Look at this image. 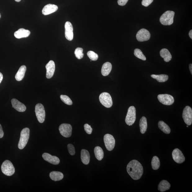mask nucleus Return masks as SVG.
<instances>
[{"label":"nucleus","instance_id":"nucleus-1","mask_svg":"<svg viewBox=\"0 0 192 192\" xmlns=\"http://www.w3.org/2000/svg\"><path fill=\"white\" fill-rule=\"evenodd\" d=\"M127 171L132 179L134 180H138L142 176L143 167L142 164L137 160H133L127 165Z\"/></svg>","mask_w":192,"mask_h":192},{"label":"nucleus","instance_id":"nucleus-2","mask_svg":"<svg viewBox=\"0 0 192 192\" xmlns=\"http://www.w3.org/2000/svg\"><path fill=\"white\" fill-rule=\"evenodd\" d=\"M30 129L28 128H24L21 131L18 145L19 149H23L27 144L30 137Z\"/></svg>","mask_w":192,"mask_h":192},{"label":"nucleus","instance_id":"nucleus-3","mask_svg":"<svg viewBox=\"0 0 192 192\" xmlns=\"http://www.w3.org/2000/svg\"><path fill=\"white\" fill-rule=\"evenodd\" d=\"M174 12L167 11L162 14L160 19V21L164 25H171L174 22Z\"/></svg>","mask_w":192,"mask_h":192},{"label":"nucleus","instance_id":"nucleus-4","mask_svg":"<svg viewBox=\"0 0 192 192\" xmlns=\"http://www.w3.org/2000/svg\"><path fill=\"white\" fill-rule=\"evenodd\" d=\"M1 170L4 174L8 176H12L15 172L13 164L9 160H6L3 162L2 165Z\"/></svg>","mask_w":192,"mask_h":192},{"label":"nucleus","instance_id":"nucleus-5","mask_svg":"<svg viewBox=\"0 0 192 192\" xmlns=\"http://www.w3.org/2000/svg\"><path fill=\"white\" fill-rule=\"evenodd\" d=\"M99 100L102 105L107 108H110L113 105V102L110 95L106 92H104L100 94Z\"/></svg>","mask_w":192,"mask_h":192},{"label":"nucleus","instance_id":"nucleus-6","mask_svg":"<svg viewBox=\"0 0 192 192\" xmlns=\"http://www.w3.org/2000/svg\"><path fill=\"white\" fill-rule=\"evenodd\" d=\"M136 120V109L134 106L129 108L125 118V122L128 126L132 125Z\"/></svg>","mask_w":192,"mask_h":192},{"label":"nucleus","instance_id":"nucleus-7","mask_svg":"<svg viewBox=\"0 0 192 192\" xmlns=\"http://www.w3.org/2000/svg\"><path fill=\"white\" fill-rule=\"evenodd\" d=\"M35 112L38 122L42 123L45 120V111L42 104L38 103L35 106Z\"/></svg>","mask_w":192,"mask_h":192},{"label":"nucleus","instance_id":"nucleus-8","mask_svg":"<svg viewBox=\"0 0 192 192\" xmlns=\"http://www.w3.org/2000/svg\"><path fill=\"white\" fill-rule=\"evenodd\" d=\"M104 140L107 150L109 151L112 150L115 145V140L113 136L110 134H106L104 136Z\"/></svg>","mask_w":192,"mask_h":192},{"label":"nucleus","instance_id":"nucleus-9","mask_svg":"<svg viewBox=\"0 0 192 192\" xmlns=\"http://www.w3.org/2000/svg\"><path fill=\"white\" fill-rule=\"evenodd\" d=\"M72 127L71 125L67 123H63L59 126L60 132L63 136L68 138L72 135Z\"/></svg>","mask_w":192,"mask_h":192},{"label":"nucleus","instance_id":"nucleus-10","mask_svg":"<svg viewBox=\"0 0 192 192\" xmlns=\"http://www.w3.org/2000/svg\"><path fill=\"white\" fill-rule=\"evenodd\" d=\"M158 99L160 103L166 105H171L174 103L173 97L168 94H159Z\"/></svg>","mask_w":192,"mask_h":192},{"label":"nucleus","instance_id":"nucleus-11","mask_svg":"<svg viewBox=\"0 0 192 192\" xmlns=\"http://www.w3.org/2000/svg\"><path fill=\"white\" fill-rule=\"evenodd\" d=\"M182 116L184 122L186 125L189 126L192 124V110L190 107L187 106L184 108Z\"/></svg>","mask_w":192,"mask_h":192},{"label":"nucleus","instance_id":"nucleus-12","mask_svg":"<svg viewBox=\"0 0 192 192\" xmlns=\"http://www.w3.org/2000/svg\"><path fill=\"white\" fill-rule=\"evenodd\" d=\"M136 37L138 41L143 42L150 39V34L149 31L146 29H142L138 31Z\"/></svg>","mask_w":192,"mask_h":192},{"label":"nucleus","instance_id":"nucleus-13","mask_svg":"<svg viewBox=\"0 0 192 192\" xmlns=\"http://www.w3.org/2000/svg\"><path fill=\"white\" fill-rule=\"evenodd\" d=\"M172 155L174 161L177 163L181 164L185 160V158L183 153L178 149L174 150L172 152Z\"/></svg>","mask_w":192,"mask_h":192},{"label":"nucleus","instance_id":"nucleus-14","mask_svg":"<svg viewBox=\"0 0 192 192\" xmlns=\"http://www.w3.org/2000/svg\"><path fill=\"white\" fill-rule=\"evenodd\" d=\"M65 35L67 39L72 41L74 38L73 27L72 24L69 21H67L65 24Z\"/></svg>","mask_w":192,"mask_h":192},{"label":"nucleus","instance_id":"nucleus-15","mask_svg":"<svg viewBox=\"0 0 192 192\" xmlns=\"http://www.w3.org/2000/svg\"><path fill=\"white\" fill-rule=\"evenodd\" d=\"M47 69V74L46 77L48 79H50L53 76L55 70V65L54 61L52 60H50L46 65Z\"/></svg>","mask_w":192,"mask_h":192},{"label":"nucleus","instance_id":"nucleus-16","mask_svg":"<svg viewBox=\"0 0 192 192\" xmlns=\"http://www.w3.org/2000/svg\"><path fill=\"white\" fill-rule=\"evenodd\" d=\"M43 159L50 163L57 165L60 163V160L56 156H53L48 153H44L42 155Z\"/></svg>","mask_w":192,"mask_h":192},{"label":"nucleus","instance_id":"nucleus-17","mask_svg":"<svg viewBox=\"0 0 192 192\" xmlns=\"http://www.w3.org/2000/svg\"><path fill=\"white\" fill-rule=\"evenodd\" d=\"M58 9V7L55 4H48L46 5L42 9V13L44 16L54 13L57 11Z\"/></svg>","mask_w":192,"mask_h":192},{"label":"nucleus","instance_id":"nucleus-18","mask_svg":"<svg viewBox=\"0 0 192 192\" xmlns=\"http://www.w3.org/2000/svg\"><path fill=\"white\" fill-rule=\"evenodd\" d=\"M11 104L16 110L20 112H23L26 110V107L24 104L21 103L16 99H13L11 100Z\"/></svg>","mask_w":192,"mask_h":192},{"label":"nucleus","instance_id":"nucleus-19","mask_svg":"<svg viewBox=\"0 0 192 192\" xmlns=\"http://www.w3.org/2000/svg\"><path fill=\"white\" fill-rule=\"evenodd\" d=\"M30 34V31L28 30L21 28L15 32L14 35L17 38H27Z\"/></svg>","mask_w":192,"mask_h":192},{"label":"nucleus","instance_id":"nucleus-20","mask_svg":"<svg viewBox=\"0 0 192 192\" xmlns=\"http://www.w3.org/2000/svg\"><path fill=\"white\" fill-rule=\"evenodd\" d=\"M81 159L82 162L85 165L89 163L90 160V155L87 150L83 149L81 151Z\"/></svg>","mask_w":192,"mask_h":192},{"label":"nucleus","instance_id":"nucleus-21","mask_svg":"<svg viewBox=\"0 0 192 192\" xmlns=\"http://www.w3.org/2000/svg\"><path fill=\"white\" fill-rule=\"evenodd\" d=\"M112 69V65L110 63L107 62L104 64L102 67L101 72L104 76H106L110 74Z\"/></svg>","mask_w":192,"mask_h":192},{"label":"nucleus","instance_id":"nucleus-22","mask_svg":"<svg viewBox=\"0 0 192 192\" xmlns=\"http://www.w3.org/2000/svg\"><path fill=\"white\" fill-rule=\"evenodd\" d=\"M26 70V67L25 65H23L20 67L16 75L15 78L16 81H20L23 80L25 76Z\"/></svg>","mask_w":192,"mask_h":192},{"label":"nucleus","instance_id":"nucleus-23","mask_svg":"<svg viewBox=\"0 0 192 192\" xmlns=\"http://www.w3.org/2000/svg\"><path fill=\"white\" fill-rule=\"evenodd\" d=\"M160 56L164 58V60L166 62H169L172 60V56L169 50L163 48L160 51Z\"/></svg>","mask_w":192,"mask_h":192},{"label":"nucleus","instance_id":"nucleus-24","mask_svg":"<svg viewBox=\"0 0 192 192\" xmlns=\"http://www.w3.org/2000/svg\"><path fill=\"white\" fill-rule=\"evenodd\" d=\"M50 176L52 180L54 181H58L61 180L64 178V176L61 172L53 171L50 172Z\"/></svg>","mask_w":192,"mask_h":192},{"label":"nucleus","instance_id":"nucleus-25","mask_svg":"<svg viewBox=\"0 0 192 192\" xmlns=\"http://www.w3.org/2000/svg\"><path fill=\"white\" fill-rule=\"evenodd\" d=\"M171 186V184L168 181L166 180H163L160 182L158 186V190L160 192H163L168 190Z\"/></svg>","mask_w":192,"mask_h":192},{"label":"nucleus","instance_id":"nucleus-26","mask_svg":"<svg viewBox=\"0 0 192 192\" xmlns=\"http://www.w3.org/2000/svg\"><path fill=\"white\" fill-rule=\"evenodd\" d=\"M139 125L141 133L142 134H144L146 131L147 128V120L145 117L143 116L141 118Z\"/></svg>","mask_w":192,"mask_h":192},{"label":"nucleus","instance_id":"nucleus-27","mask_svg":"<svg viewBox=\"0 0 192 192\" xmlns=\"http://www.w3.org/2000/svg\"><path fill=\"white\" fill-rule=\"evenodd\" d=\"M158 126L160 129L167 134H169L171 132L169 126L162 121H159Z\"/></svg>","mask_w":192,"mask_h":192},{"label":"nucleus","instance_id":"nucleus-28","mask_svg":"<svg viewBox=\"0 0 192 192\" xmlns=\"http://www.w3.org/2000/svg\"><path fill=\"white\" fill-rule=\"evenodd\" d=\"M95 155L96 159L99 160H101L103 159L104 153L103 149L100 147L96 146L94 150Z\"/></svg>","mask_w":192,"mask_h":192},{"label":"nucleus","instance_id":"nucleus-29","mask_svg":"<svg viewBox=\"0 0 192 192\" xmlns=\"http://www.w3.org/2000/svg\"><path fill=\"white\" fill-rule=\"evenodd\" d=\"M151 77L155 79L159 82H164L168 80L169 77L166 74L155 75L152 74Z\"/></svg>","mask_w":192,"mask_h":192},{"label":"nucleus","instance_id":"nucleus-30","mask_svg":"<svg viewBox=\"0 0 192 192\" xmlns=\"http://www.w3.org/2000/svg\"><path fill=\"white\" fill-rule=\"evenodd\" d=\"M151 164L153 169L157 170L159 169L160 166V162L159 158L156 156L153 157Z\"/></svg>","mask_w":192,"mask_h":192},{"label":"nucleus","instance_id":"nucleus-31","mask_svg":"<svg viewBox=\"0 0 192 192\" xmlns=\"http://www.w3.org/2000/svg\"><path fill=\"white\" fill-rule=\"evenodd\" d=\"M134 54L136 57L139 58V59L143 60H146L145 56L143 54V53L140 49L136 48L134 51Z\"/></svg>","mask_w":192,"mask_h":192},{"label":"nucleus","instance_id":"nucleus-32","mask_svg":"<svg viewBox=\"0 0 192 192\" xmlns=\"http://www.w3.org/2000/svg\"><path fill=\"white\" fill-rule=\"evenodd\" d=\"M83 52V49L82 48H77L75 50L74 54L76 57L78 59H81L84 56V53Z\"/></svg>","mask_w":192,"mask_h":192},{"label":"nucleus","instance_id":"nucleus-33","mask_svg":"<svg viewBox=\"0 0 192 192\" xmlns=\"http://www.w3.org/2000/svg\"><path fill=\"white\" fill-rule=\"evenodd\" d=\"M60 98L62 101L65 104L69 105H71L73 104L72 101L69 97L65 95H61L60 96Z\"/></svg>","mask_w":192,"mask_h":192},{"label":"nucleus","instance_id":"nucleus-34","mask_svg":"<svg viewBox=\"0 0 192 192\" xmlns=\"http://www.w3.org/2000/svg\"><path fill=\"white\" fill-rule=\"evenodd\" d=\"M87 55L90 59L93 61H96L99 58L98 55L93 51H89L87 52Z\"/></svg>","mask_w":192,"mask_h":192},{"label":"nucleus","instance_id":"nucleus-35","mask_svg":"<svg viewBox=\"0 0 192 192\" xmlns=\"http://www.w3.org/2000/svg\"><path fill=\"white\" fill-rule=\"evenodd\" d=\"M68 149L69 154L72 155H74L75 154V148L73 145L69 144L67 145Z\"/></svg>","mask_w":192,"mask_h":192},{"label":"nucleus","instance_id":"nucleus-36","mask_svg":"<svg viewBox=\"0 0 192 192\" xmlns=\"http://www.w3.org/2000/svg\"><path fill=\"white\" fill-rule=\"evenodd\" d=\"M84 130L88 134H91L93 131V129L91 127V126L88 124H86L84 125Z\"/></svg>","mask_w":192,"mask_h":192},{"label":"nucleus","instance_id":"nucleus-37","mask_svg":"<svg viewBox=\"0 0 192 192\" xmlns=\"http://www.w3.org/2000/svg\"><path fill=\"white\" fill-rule=\"evenodd\" d=\"M153 1L154 0H142V4L143 6L147 7L151 4Z\"/></svg>","mask_w":192,"mask_h":192},{"label":"nucleus","instance_id":"nucleus-38","mask_svg":"<svg viewBox=\"0 0 192 192\" xmlns=\"http://www.w3.org/2000/svg\"><path fill=\"white\" fill-rule=\"evenodd\" d=\"M128 0H118V4L120 6H124L127 3Z\"/></svg>","mask_w":192,"mask_h":192},{"label":"nucleus","instance_id":"nucleus-39","mask_svg":"<svg viewBox=\"0 0 192 192\" xmlns=\"http://www.w3.org/2000/svg\"><path fill=\"white\" fill-rule=\"evenodd\" d=\"M4 133L2 129V126L0 124V138H2L3 137Z\"/></svg>","mask_w":192,"mask_h":192},{"label":"nucleus","instance_id":"nucleus-40","mask_svg":"<svg viewBox=\"0 0 192 192\" xmlns=\"http://www.w3.org/2000/svg\"><path fill=\"white\" fill-rule=\"evenodd\" d=\"M3 79V75L1 72H0V84Z\"/></svg>","mask_w":192,"mask_h":192},{"label":"nucleus","instance_id":"nucleus-41","mask_svg":"<svg viewBox=\"0 0 192 192\" xmlns=\"http://www.w3.org/2000/svg\"><path fill=\"white\" fill-rule=\"evenodd\" d=\"M189 69L190 70V72L191 73V74H192V64H190L189 65Z\"/></svg>","mask_w":192,"mask_h":192},{"label":"nucleus","instance_id":"nucleus-42","mask_svg":"<svg viewBox=\"0 0 192 192\" xmlns=\"http://www.w3.org/2000/svg\"><path fill=\"white\" fill-rule=\"evenodd\" d=\"M189 35L190 36V38L191 39H192V30H191L190 31V32L189 33Z\"/></svg>","mask_w":192,"mask_h":192},{"label":"nucleus","instance_id":"nucleus-43","mask_svg":"<svg viewBox=\"0 0 192 192\" xmlns=\"http://www.w3.org/2000/svg\"><path fill=\"white\" fill-rule=\"evenodd\" d=\"M21 0H15V1L17 2H20L21 1Z\"/></svg>","mask_w":192,"mask_h":192},{"label":"nucleus","instance_id":"nucleus-44","mask_svg":"<svg viewBox=\"0 0 192 192\" xmlns=\"http://www.w3.org/2000/svg\"><path fill=\"white\" fill-rule=\"evenodd\" d=\"M1 14H0V18H1Z\"/></svg>","mask_w":192,"mask_h":192},{"label":"nucleus","instance_id":"nucleus-45","mask_svg":"<svg viewBox=\"0 0 192 192\" xmlns=\"http://www.w3.org/2000/svg\"><path fill=\"white\" fill-rule=\"evenodd\" d=\"M186 127H189V126H188H188H186Z\"/></svg>","mask_w":192,"mask_h":192}]
</instances>
